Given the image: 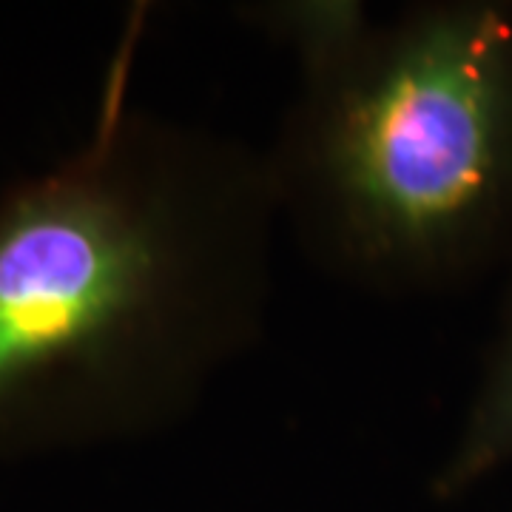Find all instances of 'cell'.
Returning <instances> with one entry per match:
<instances>
[{"label": "cell", "mask_w": 512, "mask_h": 512, "mask_svg": "<svg viewBox=\"0 0 512 512\" xmlns=\"http://www.w3.org/2000/svg\"><path fill=\"white\" fill-rule=\"evenodd\" d=\"M262 18L302 66L265 160L313 265L413 296L512 254V3H424L390 20L285 3Z\"/></svg>", "instance_id": "obj_2"}, {"label": "cell", "mask_w": 512, "mask_h": 512, "mask_svg": "<svg viewBox=\"0 0 512 512\" xmlns=\"http://www.w3.org/2000/svg\"><path fill=\"white\" fill-rule=\"evenodd\" d=\"M507 464H512V299L453 450L433 478V495L456 498Z\"/></svg>", "instance_id": "obj_3"}, {"label": "cell", "mask_w": 512, "mask_h": 512, "mask_svg": "<svg viewBox=\"0 0 512 512\" xmlns=\"http://www.w3.org/2000/svg\"><path fill=\"white\" fill-rule=\"evenodd\" d=\"M0 197V458L157 436L254 348L282 228L268 160L128 97Z\"/></svg>", "instance_id": "obj_1"}]
</instances>
